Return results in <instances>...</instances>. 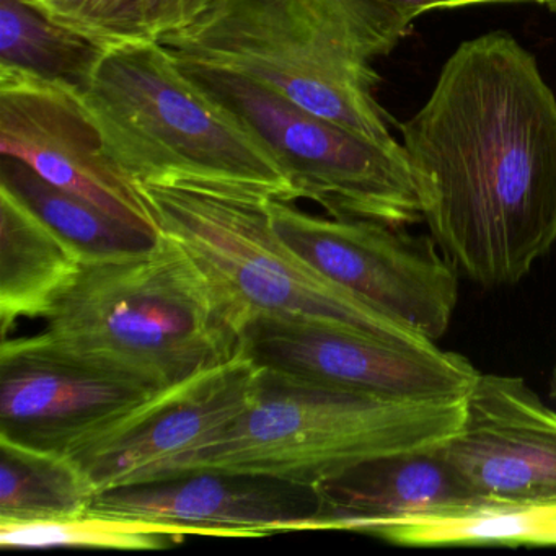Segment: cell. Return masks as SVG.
<instances>
[{
  "mask_svg": "<svg viewBox=\"0 0 556 556\" xmlns=\"http://www.w3.org/2000/svg\"><path fill=\"white\" fill-rule=\"evenodd\" d=\"M422 223L481 288L522 281L556 243V96L506 31L464 41L400 123Z\"/></svg>",
  "mask_w": 556,
  "mask_h": 556,
  "instance_id": "1",
  "label": "cell"
},
{
  "mask_svg": "<svg viewBox=\"0 0 556 556\" xmlns=\"http://www.w3.org/2000/svg\"><path fill=\"white\" fill-rule=\"evenodd\" d=\"M34 334L48 350L152 390L242 351V315L197 258L167 233L144 252L86 260Z\"/></svg>",
  "mask_w": 556,
  "mask_h": 556,
  "instance_id": "2",
  "label": "cell"
},
{
  "mask_svg": "<svg viewBox=\"0 0 556 556\" xmlns=\"http://www.w3.org/2000/svg\"><path fill=\"white\" fill-rule=\"evenodd\" d=\"M409 28L370 0H224L161 38L188 66L237 74L382 146L400 144L374 70Z\"/></svg>",
  "mask_w": 556,
  "mask_h": 556,
  "instance_id": "3",
  "label": "cell"
},
{
  "mask_svg": "<svg viewBox=\"0 0 556 556\" xmlns=\"http://www.w3.org/2000/svg\"><path fill=\"white\" fill-rule=\"evenodd\" d=\"M79 96L106 154L136 185L203 181L298 201L271 149L159 41L103 51Z\"/></svg>",
  "mask_w": 556,
  "mask_h": 556,
  "instance_id": "4",
  "label": "cell"
},
{
  "mask_svg": "<svg viewBox=\"0 0 556 556\" xmlns=\"http://www.w3.org/2000/svg\"><path fill=\"white\" fill-rule=\"evenodd\" d=\"M464 400L389 402L263 370L253 405L157 478L223 470L315 486L359 462L441 444L457 431Z\"/></svg>",
  "mask_w": 556,
  "mask_h": 556,
  "instance_id": "5",
  "label": "cell"
},
{
  "mask_svg": "<svg viewBox=\"0 0 556 556\" xmlns=\"http://www.w3.org/2000/svg\"><path fill=\"white\" fill-rule=\"evenodd\" d=\"M159 232L180 242L226 291L245 325L312 318L405 344L434 341L325 278L273 229L266 198L203 181L138 185Z\"/></svg>",
  "mask_w": 556,
  "mask_h": 556,
  "instance_id": "6",
  "label": "cell"
},
{
  "mask_svg": "<svg viewBox=\"0 0 556 556\" xmlns=\"http://www.w3.org/2000/svg\"><path fill=\"white\" fill-rule=\"evenodd\" d=\"M181 67L271 149L298 200L320 204L328 216L400 227L422 223L402 142L377 144L237 74Z\"/></svg>",
  "mask_w": 556,
  "mask_h": 556,
  "instance_id": "7",
  "label": "cell"
},
{
  "mask_svg": "<svg viewBox=\"0 0 556 556\" xmlns=\"http://www.w3.org/2000/svg\"><path fill=\"white\" fill-rule=\"evenodd\" d=\"M279 239L308 265L377 311L438 341L458 302V269L431 236L356 217L315 216L266 198Z\"/></svg>",
  "mask_w": 556,
  "mask_h": 556,
  "instance_id": "8",
  "label": "cell"
},
{
  "mask_svg": "<svg viewBox=\"0 0 556 556\" xmlns=\"http://www.w3.org/2000/svg\"><path fill=\"white\" fill-rule=\"evenodd\" d=\"M242 351L266 372L389 402L464 400L480 372L435 343L405 344L312 318L258 315Z\"/></svg>",
  "mask_w": 556,
  "mask_h": 556,
  "instance_id": "9",
  "label": "cell"
},
{
  "mask_svg": "<svg viewBox=\"0 0 556 556\" xmlns=\"http://www.w3.org/2000/svg\"><path fill=\"white\" fill-rule=\"evenodd\" d=\"M263 369L236 357L152 393L67 454L100 491L161 477L168 464L229 428L255 402Z\"/></svg>",
  "mask_w": 556,
  "mask_h": 556,
  "instance_id": "10",
  "label": "cell"
},
{
  "mask_svg": "<svg viewBox=\"0 0 556 556\" xmlns=\"http://www.w3.org/2000/svg\"><path fill=\"white\" fill-rule=\"evenodd\" d=\"M0 151L110 216L159 233L138 185L106 154L76 87L0 67Z\"/></svg>",
  "mask_w": 556,
  "mask_h": 556,
  "instance_id": "11",
  "label": "cell"
},
{
  "mask_svg": "<svg viewBox=\"0 0 556 556\" xmlns=\"http://www.w3.org/2000/svg\"><path fill=\"white\" fill-rule=\"evenodd\" d=\"M439 448L481 503L556 509V412L520 377L480 372Z\"/></svg>",
  "mask_w": 556,
  "mask_h": 556,
  "instance_id": "12",
  "label": "cell"
},
{
  "mask_svg": "<svg viewBox=\"0 0 556 556\" xmlns=\"http://www.w3.org/2000/svg\"><path fill=\"white\" fill-rule=\"evenodd\" d=\"M154 392L31 337L0 346V438L38 451L70 454Z\"/></svg>",
  "mask_w": 556,
  "mask_h": 556,
  "instance_id": "13",
  "label": "cell"
},
{
  "mask_svg": "<svg viewBox=\"0 0 556 556\" xmlns=\"http://www.w3.org/2000/svg\"><path fill=\"white\" fill-rule=\"evenodd\" d=\"M314 484L268 475L193 470L100 491L87 513L188 527L197 535L253 539L315 530Z\"/></svg>",
  "mask_w": 556,
  "mask_h": 556,
  "instance_id": "14",
  "label": "cell"
},
{
  "mask_svg": "<svg viewBox=\"0 0 556 556\" xmlns=\"http://www.w3.org/2000/svg\"><path fill=\"white\" fill-rule=\"evenodd\" d=\"M439 445L369 458L315 484L320 497L315 530L370 535L396 520L481 503Z\"/></svg>",
  "mask_w": 556,
  "mask_h": 556,
  "instance_id": "15",
  "label": "cell"
},
{
  "mask_svg": "<svg viewBox=\"0 0 556 556\" xmlns=\"http://www.w3.org/2000/svg\"><path fill=\"white\" fill-rule=\"evenodd\" d=\"M84 258L11 188L0 184L2 340L24 318H45L79 276Z\"/></svg>",
  "mask_w": 556,
  "mask_h": 556,
  "instance_id": "16",
  "label": "cell"
},
{
  "mask_svg": "<svg viewBox=\"0 0 556 556\" xmlns=\"http://www.w3.org/2000/svg\"><path fill=\"white\" fill-rule=\"evenodd\" d=\"M0 184L67 240L84 262L135 255L157 242L159 233L123 223L84 198L54 187L18 159L2 155Z\"/></svg>",
  "mask_w": 556,
  "mask_h": 556,
  "instance_id": "17",
  "label": "cell"
},
{
  "mask_svg": "<svg viewBox=\"0 0 556 556\" xmlns=\"http://www.w3.org/2000/svg\"><path fill=\"white\" fill-rule=\"evenodd\" d=\"M97 491L64 454L0 438V522H40L87 513Z\"/></svg>",
  "mask_w": 556,
  "mask_h": 556,
  "instance_id": "18",
  "label": "cell"
},
{
  "mask_svg": "<svg viewBox=\"0 0 556 556\" xmlns=\"http://www.w3.org/2000/svg\"><path fill=\"white\" fill-rule=\"evenodd\" d=\"M555 510L478 503L386 523L370 535L403 546H556Z\"/></svg>",
  "mask_w": 556,
  "mask_h": 556,
  "instance_id": "19",
  "label": "cell"
},
{
  "mask_svg": "<svg viewBox=\"0 0 556 556\" xmlns=\"http://www.w3.org/2000/svg\"><path fill=\"white\" fill-rule=\"evenodd\" d=\"M103 51L24 0H0V67L83 89Z\"/></svg>",
  "mask_w": 556,
  "mask_h": 556,
  "instance_id": "20",
  "label": "cell"
},
{
  "mask_svg": "<svg viewBox=\"0 0 556 556\" xmlns=\"http://www.w3.org/2000/svg\"><path fill=\"white\" fill-rule=\"evenodd\" d=\"M197 535L188 527L84 513L40 522H0L2 548L164 549Z\"/></svg>",
  "mask_w": 556,
  "mask_h": 556,
  "instance_id": "21",
  "label": "cell"
},
{
  "mask_svg": "<svg viewBox=\"0 0 556 556\" xmlns=\"http://www.w3.org/2000/svg\"><path fill=\"white\" fill-rule=\"evenodd\" d=\"M54 24L102 50L138 40L142 0H24Z\"/></svg>",
  "mask_w": 556,
  "mask_h": 556,
  "instance_id": "22",
  "label": "cell"
},
{
  "mask_svg": "<svg viewBox=\"0 0 556 556\" xmlns=\"http://www.w3.org/2000/svg\"><path fill=\"white\" fill-rule=\"evenodd\" d=\"M224 0H142L139 9L138 40L159 41L180 34L206 17Z\"/></svg>",
  "mask_w": 556,
  "mask_h": 556,
  "instance_id": "23",
  "label": "cell"
},
{
  "mask_svg": "<svg viewBox=\"0 0 556 556\" xmlns=\"http://www.w3.org/2000/svg\"><path fill=\"white\" fill-rule=\"evenodd\" d=\"M377 8L395 17L406 28L426 12L444 9V0H370Z\"/></svg>",
  "mask_w": 556,
  "mask_h": 556,
  "instance_id": "24",
  "label": "cell"
},
{
  "mask_svg": "<svg viewBox=\"0 0 556 556\" xmlns=\"http://www.w3.org/2000/svg\"><path fill=\"white\" fill-rule=\"evenodd\" d=\"M546 0H444V9L470 8V5L488 4H540L545 5Z\"/></svg>",
  "mask_w": 556,
  "mask_h": 556,
  "instance_id": "25",
  "label": "cell"
},
{
  "mask_svg": "<svg viewBox=\"0 0 556 556\" xmlns=\"http://www.w3.org/2000/svg\"><path fill=\"white\" fill-rule=\"evenodd\" d=\"M549 396L556 402V363L553 366L552 377H549Z\"/></svg>",
  "mask_w": 556,
  "mask_h": 556,
  "instance_id": "26",
  "label": "cell"
},
{
  "mask_svg": "<svg viewBox=\"0 0 556 556\" xmlns=\"http://www.w3.org/2000/svg\"><path fill=\"white\" fill-rule=\"evenodd\" d=\"M545 5L553 14H556V0H546Z\"/></svg>",
  "mask_w": 556,
  "mask_h": 556,
  "instance_id": "27",
  "label": "cell"
},
{
  "mask_svg": "<svg viewBox=\"0 0 556 556\" xmlns=\"http://www.w3.org/2000/svg\"><path fill=\"white\" fill-rule=\"evenodd\" d=\"M553 522H555V526H556V510H555V513H553Z\"/></svg>",
  "mask_w": 556,
  "mask_h": 556,
  "instance_id": "28",
  "label": "cell"
}]
</instances>
